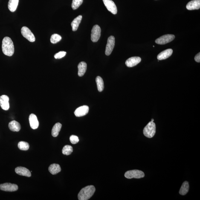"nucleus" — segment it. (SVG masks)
Masks as SVG:
<instances>
[{"instance_id": "1", "label": "nucleus", "mask_w": 200, "mask_h": 200, "mask_svg": "<svg viewBox=\"0 0 200 200\" xmlns=\"http://www.w3.org/2000/svg\"><path fill=\"white\" fill-rule=\"evenodd\" d=\"M2 50L6 55L11 56L14 53V46L13 42L10 37H5L3 39Z\"/></svg>"}, {"instance_id": "2", "label": "nucleus", "mask_w": 200, "mask_h": 200, "mask_svg": "<svg viewBox=\"0 0 200 200\" xmlns=\"http://www.w3.org/2000/svg\"><path fill=\"white\" fill-rule=\"evenodd\" d=\"M95 191V188L94 186H86L82 188L78 195L79 200H88L94 195Z\"/></svg>"}, {"instance_id": "3", "label": "nucleus", "mask_w": 200, "mask_h": 200, "mask_svg": "<svg viewBox=\"0 0 200 200\" xmlns=\"http://www.w3.org/2000/svg\"><path fill=\"white\" fill-rule=\"evenodd\" d=\"M156 129L155 123L154 122H150L144 128L143 131V134L148 138H152L155 135Z\"/></svg>"}, {"instance_id": "4", "label": "nucleus", "mask_w": 200, "mask_h": 200, "mask_svg": "<svg viewBox=\"0 0 200 200\" xmlns=\"http://www.w3.org/2000/svg\"><path fill=\"white\" fill-rule=\"evenodd\" d=\"M125 176L128 179L132 178L140 179L145 176V174L141 170H131L127 171L125 174Z\"/></svg>"}, {"instance_id": "5", "label": "nucleus", "mask_w": 200, "mask_h": 200, "mask_svg": "<svg viewBox=\"0 0 200 200\" xmlns=\"http://www.w3.org/2000/svg\"><path fill=\"white\" fill-rule=\"evenodd\" d=\"M175 38V36L173 35L167 34L164 35L156 40L155 42L159 45H165L173 41Z\"/></svg>"}, {"instance_id": "6", "label": "nucleus", "mask_w": 200, "mask_h": 200, "mask_svg": "<svg viewBox=\"0 0 200 200\" xmlns=\"http://www.w3.org/2000/svg\"><path fill=\"white\" fill-rule=\"evenodd\" d=\"M21 32L22 36L30 42H33L35 41L34 35L28 27H23L21 29Z\"/></svg>"}, {"instance_id": "7", "label": "nucleus", "mask_w": 200, "mask_h": 200, "mask_svg": "<svg viewBox=\"0 0 200 200\" xmlns=\"http://www.w3.org/2000/svg\"><path fill=\"white\" fill-rule=\"evenodd\" d=\"M101 35V29L100 26L96 25L93 27L92 30L91 39L94 42L98 41Z\"/></svg>"}, {"instance_id": "8", "label": "nucleus", "mask_w": 200, "mask_h": 200, "mask_svg": "<svg viewBox=\"0 0 200 200\" xmlns=\"http://www.w3.org/2000/svg\"><path fill=\"white\" fill-rule=\"evenodd\" d=\"M115 45V38L114 36H111L108 38L107 44L105 50V54L107 56L111 55Z\"/></svg>"}, {"instance_id": "9", "label": "nucleus", "mask_w": 200, "mask_h": 200, "mask_svg": "<svg viewBox=\"0 0 200 200\" xmlns=\"http://www.w3.org/2000/svg\"><path fill=\"white\" fill-rule=\"evenodd\" d=\"M18 187L16 184L10 183H4L0 185V189L6 192H14L17 190Z\"/></svg>"}, {"instance_id": "10", "label": "nucleus", "mask_w": 200, "mask_h": 200, "mask_svg": "<svg viewBox=\"0 0 200 200\" xmlns=\"http://www.w3.org/2000/svg\"><path fill=\"white\" fill-rule=\"evenodd\" d=\"M103 1L105 7L109 12L114 15L117 13V6L112 0H103Z\"/></svg>"}, {"instance_id": "11", "label": "nucleus", "mask_w": 200, "mask_h": 200, "mask_svg": "<svg viewBox=\"0 0 200 200\" xmlns=\"http://www.w3.org/2000/svg\"><path fill=\"white\" fill-rule=\"evenodd\" d=\"M89 111V108L86 105L79 107L75 111L74 114L76 117H83L88 114Z\"/></svg>"}, {"instance_id": "12", "label": "nucleus", "mask_w": 200, "mask_h": 200, "mask_svg": "<svg viewBox=\"0 0 200 200\" xmlns=\"http://www.w3.org/2000/svg\"><path fill=\"white\" fill-rule=\"evenodd\" d=\"M9 97L6 95H2L0 97V106L4 110H8L10 108Z\"/></svg>"}, {"instance_id": "13", "label": "nucleus", "mask_w": 200, "mask_h": 200, "mask_svg": "<svg viewBox=\"0 0 200 200\" xmlns=\"http://www.w3.org/2000/svg\"><path fill=\"white\" fill-rule=\"evenodd\" d=\"M141 59L139 57H132L129 58L126 61L125 64L127 66L131 68L135 66L141 62Z\"/></svg>"}, {"instance_id": "14", "label": "nucleus", "mask_w": 200, "mask_h": 200, "mask_svg": "<svg viewBox=\"0 0 200 200\" xmlns=\"http://www.w3.org/2000/svg\"><path fill=\"white\" fill-rule=\"evenodd\" d=\"M29 122L30 126L32 129H36L39 127V121L35 114H30L29 117Z\"/></svg>"}, {"instance_id": "15", "label": "nucleus", "mask_w": 200, "mask_h": 200, "mask_svg": "<svg viewBox=\"0 0 200 200\" xmlns=\"http://www.w3.org/2000/svg\"><path fill=\"white\" fill-rule=\"evenodd\" d=\"M173 53V50L171 49H169L164 50L159 54L157 56L158 60H165L170 57Z\"/></svg>"}, {"instance_id": "16", "label": "nucleus", "mask_w": 200, "mask_h": 200, "mask_svg": "<svg viewBox=\"0 0 200 200\" xmlns=\"http://www.w3.org/2000/svg\"><path fill=\"white\" fill-rule=\"evenodd\" d=\"M186 7L189 10H199L200 8V0H192L189 1Z\"/></svg>"}, {"instance_id": "17", "label": "nucleus", "mask_w": 200, "mask_h": 200, "mask_svg": "<svg viewBox=\"0 0 200 200\" xmlns=\"http://www.w3.org/2000/svg\"><path fill=\"white\" fill-rule=\"evenodd\" d=\"M15 172L18 175L28 177L31 176V172L25 167H18L15 169Z\"/></svg>"}, {"instance_id": "18", "label": "nucleus", "mask_w": 200, "mask_h": 200, "mask_svg": "<svg viewBox=\"0 0 200 200\" xmlns=\"http://www.w3.org/2000/svg\"><path fill=\"white\" fill-rule=\"evenodd\" d=\"M8 126L10 131L13 132H19L21 129L20 124L18 122L13 120L9 123Z\"/></svg>"}, {"instance_id": "19", "label": "nucleus", "mask_w": 200, "mask_h": 200, "mask_svg": "<svg viewBox=\"0 0 200 200\" xmlns=\"http://www.w3.org/2000/svg\"><path fill=\"white\" fill-rule=\"evenodd\" d=\"M78 75L79 76H83L86 72L87 69V64L84 62H81L78 65Z\"/></svg>"}, {"instance_id": "20", "label": "nucleus", "mask_w": 200, "mask_h": 200, "mask_svg": "<svg viewBox=\"0 0 200 200\" xmlns=\"http://www.w3.org/2000/svg\"><path fill=\"white\" fill-rule=\"evenodd\" d=\"M49 171L52 175L57 174L61 170L60 165L58 164H52L49 168Z\"/></svg>"}, {"instance_id": "21", "label": "nucleus", "mask_w": 200, "mask_h": 200, "mask_svg": "<svg viewBox=\"0 0 200 200\" xmlns=\"http://www.w3.org/2000/svg\"><path fill=\"white\" fill-rule=\"evenodd\" d=\"M82 16V15H79L71 23V26L72 27V30L73 31H76L77 30L81 22Z\"/></svg>"}, {"instance_id": "22", "label": "nucleus", "mask_w": 200, "mask_h": 200, "mask_svg": "<svg viewBox=\"0 0 200 200\" xmlns=\"http://www.w3.org/2000/svg\"><path fill=\"white\" fill-rule=\"evenodd\" d=\"M62 126V125L60 123H56L54 125L52 130V135L53 137H56L59 135Z\"/></svg>"}, {"instance_id": "23", "label": "nucleus", "mask_w": 200, "mask_h": 200, "mask_svg": "<svg viewBox=\"0 0 200 200\" xmlns=\"http://www.w3.org/2000/svg\"><path fill=\"white\" fill-rule=\"evenodd\" d=\"M19 0H10L8 4L9 10L11 12H14L16 10L18 5Z\"/></svg>"}, {"instance_id": "24", "label": "nucleus", "mask_w": 200, "mask_h": 200, "mask_svg": "<svg viewBox=\"0 0 200 200\" xmlns=\"http://www.w3.org/2000/svg\"><path fill=\"white\" fill-rule=\"evenodd\" d=\"M189 189V186L188 182L187 181L184 182L182 185L181 189H180L179 193L180 195H185L188 192Z\"/></svg>"}, {"instance_id": "25", "label": "nucleus", "mask_w": 200, "mask_h": 200, "mask_svg": "<svg viewBox=\"0 0 200 200\" xmlns=\"http://www.w3.org/2000/svg\"><path fill=\"white\" fill-rule=\"evenodd\" d=\"M96 82L97 84V89L100 92H101L103 91L104 86L103 79L100 76H97L96 78Z\"/></svg>"}, {"instance_id": "26", "label": "nucleus", "mask_w": 200, "mask_h": 200, "mask_svg": "<svg viewBox=\"0 0 200 200\" xmlns=\"http://www.w3.org/2000/svg\"><path fill=\"white\" fill-rule=\"evenodd\" d=\"M73 151V149L72 146L66 145L64 146L62 149V152L64 155H71Z\"/></svg>"}, {"instance_id": "27", "label": "nucleus", "mask_w": 200, "mask_h": 200, "mask_svg": "<svg viewBox=\"0 0 200 200\" xmlns=\"http://www.w3.org/2000/svg\"><path fill=\"white\" fill-rule=\"evenodd\" d=\"M18 147L21 150L26 151L28 150L30 145L27 142L21 141L18 143Z\"/></svg>"}, {"instance_id": "28", "label": "nucleus", "mask_w": 200, "mask_h": 200, "mask_svg": "<svg viewBox=\"0 0 200 200\" xmlns=\"http://www.w3.org/2000/svg\"><path fill=\"white\" fill-rule=\"evenodd\" d=\"M62 39V37L60 35L58 34H54L50 38V42L53 44H56L58 42Z\"/></svg>"}, {"instance_id": "29", "label": "nucleus", "mask_w": 200, "mask_h": 200, "mask_svg": "<svg viewBox=\"0 0 200 200\" xmlns=\"http://www.w3.org/2000/svg\"><path fill=\"white\" fill-rule=\"evenodd\" d=\"M83 0H73L72 7L73 10H76L81 5Z\"/></svg>"}, {"instance_id": "30", "label": "nucleus", "mask_w": 200, "mask_h": 200, "mask_svg": "<svg viewBox=\"0 0 200 200\" xmlns=\"http://www.w3.org/2000/svg\"><path fill=\"white\" fill-rule=\"evenodd\" d=\"M66 54V52L60 51L55 54L54 57L56 59H60L64 57Z\"/></svg>"}, {"instance_id": "31", "label": "nucleus", "mask_w": 200, "mask_h": 200, "mask_svg": "<svg viewBox=\"0 0 200 200\" xmlns=\"http://www.w3.org/2000/svg\"><path fill=\"white\" fill-rule=\"evenodd\" d=\"M70 140L71 142L73 144H76L79 141L78 137L74 135H71L70 137Z\"/></svg>"}, {"instance_id": "32", "label": "nucleus", "mask_w": 200, "mask_h": 200, "mask_svg": "<svg viewBox=\"0 0 200 200\" xmlns=\"http://www.w3.org/2000/svg\"><path fill=\"white\" fill-rule=\"evenodd\" d=\"M195 60L196 62H200V53H199L195 56Z\"/></svg>"}, {"instance_id": "33", "label": "nucleus", "mask_w": 200, "mask_h": 200, "mask_svg": "<svg viewBox=\"0 0 200 200\" xmlns=\"http://www.w3.org/2000/svg\"><path fill=\"white\" fill-rule=\"evenodd\" d=\"M154 119H152V120H151V121H152V122H154Z\"/></svg>"}]
</instances>
